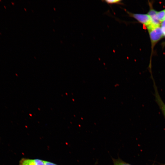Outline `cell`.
<instances>
[{
    "label": "cell",
    "mask_w": 165,
    "mask_h": 165,
    "mask_svg": "<svg viewBox=\"0 0 165 165\" xmlns=\"http://www.w3.org/2000/svg\"><path fill=\"white\" fill-rule=\"evenodd\" d=\"M147 28L150 37L151 48L152 51L156 44L164 36L161 25L154 26L150 25Z\"/></svg>",
    "instance_id": "1"
},
{
    "label": "cell",
    "mask_w": 165,
    "mask_h": 165,
    "mask_svg": "<svg viewBox=\"0 0 165 165\" xmlns=\"http://www.w3.org/2000/svg\"><path fill=\"white\" fill-rule=\"evenodd\" d=\"M124 9L130 16L134 18L147 27L152 24L151 18L148 14L133 13Z\"/></svg>",
    "instance_id": "2"
},
{
    "label": "cell",
    "mask_w": 165,
    "mask_h": 165,
    "mask_svg": "<svg viewBox=\"0 0 165 165\" xmlns=\"http://www.w3.org/2000/svg\"><path fill=\"white\" fill-rule=\"evenodd\" d=\"M19 165H44V160L23 158L19 161Z\"/></svg>",
    "instance_id": "3"
},
{
    "label": "cell",
    "mask_w": 165,
    "mask_h": 165,
    "mask_svg": "<svg viewBox=\"0 0 165 165\" xmlns=\"http://www.w3.org/2000/svg\"><path fill=\"white\" fill-rule=\"evenodd\" d=\"M151 76L153 81L154 87L155 91V96L156 101L163 116L165 117V104L162 101L158 93L157 87L154 82V80L153 79V78L152 75H151Z\"/></svg>",
    "instance_id": "4"
},
{
    "label": "cell",
    "mask_w": 165,
    "mask_h": 165,
    "mask_svg": "<svg viewBox=\"0 0 165 165\" xmlns=\"http://www.w3.org/2000/svg\"><path fill=\"white\" fill-rule=\"evenodd\" d=\"M158 11L151 8L148 13V14L151 17L152 20V24L151 25L156 26L161 25L160 23L158 20L156 16V14Z\"/></svg>",
    "instance_id": "5"
},
{
    "label": "cell",
    "mask_w": 165,
    "mask_h": 165,
    "mask_svg": "<svg viewBox=\"0 0 165 165\" xmlns=\"http://www.w3.org/2000/svg\"><path fill=\"white\" fill-rule=\"evenodd\" d=\"M156 16L160 23H162L165 20V9L158 12Z\"/></svg>",
    "instance_id": "6"
},
{
    "label": "cell",
    "mask_w": 165,
    "mask_h": 165,
    "mask_svg": "<svg viewBox=\"0 0 165 165\" xmlns=\"http://www.w3.org/2000/svg\"><path fill=\"white\" fill-rule=\"evenodd\" d=\"M113 165H132L125 162L119 158L117 159L112 158Z\"/></svg>",
    "instance_id": "7"
},
{
    "label": "cell",
    "mask_w": 165,
    "mask_h": 165,
    "mask_svg": "<svg viewBox=\"0 0 165 165\" xmlns=\"http://www.w3.org/2000/svg\"><path fill=\"white\" fill-rule=\"evenodd\" d=\"M102 1L105 2L109 5L116 4L122 5L123 4V3L122 2V1L121 0H105Z\"/></svg>",
    "instance_id": "8"
},
{
    "label": "cell",
    "mask_w": 165,
    "mask_h": 165,
    "mask_svg": "<svg viewBox=\"0 0 165 165\" xmlns=\"http://www.w3.org/2000/svg\"><path fill=\"white\" fill-rule=\"evenodd\" d=\"M161 26L164 35L165 36V20L161 23Z\"/></svg>",
    "instance_id": "9"
},
{
    "label": "cell",
    "mask_w": 165,
    "mask_h": 165,
    "mask_svg": "<svg viewBox=\"0 0 165 165\" xmlns=\"http://www.w3.org/2000/svg\"><path fill=\"white\" fill-rule=\"evenodd\" d=\"M44 165H58L53 163L44 160Z\"/></svg>",
    "instance_id": "10"
}]
</instances>
